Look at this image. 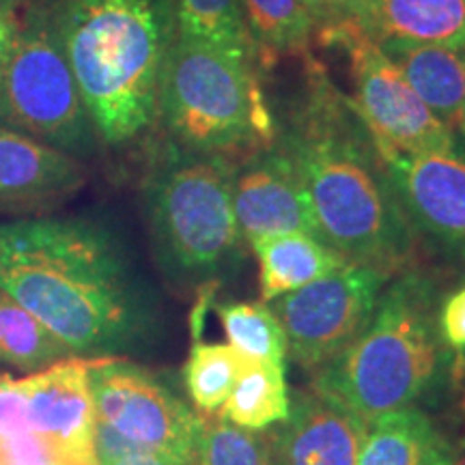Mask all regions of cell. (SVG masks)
<instances>
[{"instance_id":"36","label":"cell","mask_w":465,"mask_h":465,"mask_svg":"<svg viewBox=\"0 0 465 465\" xmlns=\"http://www.w3.org/2000/svg\"><path fill=\"white\" fill-rule=\"evenodd\" d=\"M450 465H465V457H455V459H452V463Z\"/></svg>"},{"instance_id":"31","label":"cell","mask_w":465,"mask_h":465,"mask_svg":"<svg viewBox=\"0 0 465 465\" xmlns=\"http://www.w3.org/2000/svg\"><path fill=\"white\" fill-rule=\"evenodd\" d=\"M15 33H14V22L11 17L0 9V80H3L5 67H7L11 48H14Z\"/></svg>"},{"instance_id":"21","label":"cell","mask_w":465,"mask_h":465,"mask_svg":"<svg viewBox=\"0 0 465 465\" xmlns=\"http://www.w3.org/2000/svg\"><path fill=\"white\" fill-rule=\"evenodd\" d=\"M289 411L291 397L284 366L250 362L218 416L250 431H265L287 420Z\"/></svg>"},{"instance_id":"1","label":"cell","mask_w":465,"mask_h":465,"mask_svg":"<svg viewBox=\"0 0 465 465\" xmlns=\"http://www.w3.org/2000/svg\"><path fill=\"white\" fill-rule=\"evenodd\" d=\"M0 289L75 358H125L151 345L160 306L124 243L86 218L0 223Z\"/></svg>"},{"instance_id":"29","label":"cell","mask_w":465,"mask_h":465,"mask_svg":"<svg viewBox=\"0 0 465 465\" xmlns=\"http://www.w3.org/2000/svg\"><path fill=\"white\" fill-rule=\"evenodd\" d=\"M315 22V31L342 20H356L369 0H302Z\"/></svg>"},{"instance_id":"30","label":"cell","mask_w":465,"mask_h":465,"mask_svg":"<svg viewBox=\"0 0 465 465\" xmlns=\"http://www.w3.org/2000/svg\"><path fill=\"white\" fill-rule=\"evenodd\" d=\"M440 332L449 347L465 349V287L455 291L440 308Z\"/></svg>"},{"instance_id":"16","label":"cell","mask_w":465,"mask_h":465,"mask_svg":"<svg viewBox=\"0 0 465 465\" xmlns=\"http://www.w3.org/2000/svg\"><path fill=\"white\" fill-rule=\"evenodd\" d=\"M356 22L377 44L407 42L465 50V0H369Z\"/></svg>"},{"instance_id":"7","label":"cell","mask_w":465,"mask_h":465,"mask_svg":"<svg viewBox=\"0 0 465 465\" xmlns=\"http://www.w3.org/2000/svg\"><path fill=\"white\" fill-rule=\"evenodd\" d=\"M0 119L58 151L86 155L97 132L69 67L56 22L17 35L0 80Z\"/></svg>"},{"instance_id":"28","label":"cell","mask_w":465,"mask_h":465,"mask_svg":"<svg viewBox=\"0 0 465 465\" xmlns=\"http://www.w3.org/2000/svg\"><path fill=\"white\" fill-rule=\"evenodd\" d=\"M93 450H95V459L100 465H113L121 459L143 452L141 446H136L125 435L114 431L110 424L104 420L95 422V433H93Z\"/></svg>"},{"instance_id":"18","label":"cell","mask_w":465,"mask_h":465,"mask_svg":"<svg viewBox=\"0 0 465 465\" xmlns=\"http://www.w3.org/2000/svg\"><path fill=\"white\" fill-rule=\"evenodd\" d=\"M455 449L418 405L399 407L366 424L358 465H450Z\"/></svg>"},{"instance_id":"3","label":"cell","mask_w":465,"mask_h":465,"mask_svg":"<svg viewBox=\"0 0 465 465\" xmlns=\"http://www.w3.org/2000/svg\"><path fill=\"white\" fill-rule=\"evenodd\" d=\"M58 31L97 136L108 144L134 141L158 114L174 39L166 0H69Z\"/></svg>"},{"instance_id":"34","label":"cell","mask_w":465,"mask_h":465,"mask_svg":"<svg viewBox=\"0 0 465 465\" xmlns=\"http://www.w3.org/2000/svg\"><path fill=\"white\" fill-rule=\"evenodd\" d=\"M455 132H459V136H461V143L465 147V97H463V106H461V113H459V119H457V127Z\"/></svg>"},{"instance_id":"19","label":"cell","mask_w":465,"mask_h":465,"mask_svg":"<svg viewBox=\"0 0 465 465\" xmlns=\"http://www.w3.org/2000/svg\"><path fill=\"white\" fill-rule=\"evenodd\" d=\"M259 263L261 295L274 302L281 295L306 287L347 261L328 243L308 232H284L250 243Z\"/></svg>"},{"instance_id":"4","label":"cell","mask_w":465,"mask_h":465,"mask_svg":"<svg viewBox=\"0 0 465 465\" xmlns=\"http://www.w3.org/2000/svg\"><path fill=\"white\" fill-rule=\"evenodd\" d=\"M446 360L438 289L431 276L410 267L383 287L356 341L317 371L312 391L369 424L427 399L444 377Z\"/></svg>"},{"instance_id":"8","label":"cell","mask_w":465,"mask_h":465,"mask_svg":"<svg viewBox=\"0 0 465 465\" xmlns=\"http://www.w3.org/2000/svg\"><path fill=\"white\" fill-rule=\"evenodd\" d=\"M315 33L323 48H341L347 54L356 86L353 102L373 134L381 158L457 151L455 132L424 106L397 65L356 20L334 22Z\"/></svg>"},{"instance_id":"25","label":"cell","mask_w":465,"mask_h":465,"mask_svg":"<svg viewBox=\"0 0 465 465\" xmlns=\"http://www.w3.org/2000/svg\"><path fill=\"white\" fill-rule=\"evenodd\" d=\"M248 360L223 342H194L183 366L185 392L201 414H218Z\"/></svg>"},{"instance_id":"11","label":"cell","mask_w":465,"mask_h":465,"mask_svg":"<svg viewBox=\"0 0 465 465\" xmlns=\"http://www.w3.org/2000/svg\"><path fill=\"white\" fill-rule=\"evenodd\" d=\"M392 188L416 237L465 261V158L450 153H394L383 158Z\"/></svg>"},{"instance_id":"6","label":"cell","mask_w":465,"mask_h":465,"mask_svg":"<svg viewBox=\"0 0 465 465\" xmlns=\"http://www.w3.org/2000/svg\"><path fill=\"white\" fill-rule=\"evenodd\" d=\"M257 69L174 35L158 93V114L171 141L223 155L272 147L278 127Z\"/></svg>"},{"instance_id":"35","label":"cell","mask_w":465,"mask_h":465,"mask_svg":"<svg viewBox=\"0 0 465 465\" xmlns=\"http://www.w3.org/2000/svg\"><path fill=\"white\" fill-rule=\"evenodd\" d=\"M61 457H50V459H42V461H31V463H17V465H58Z\"/></svg>"},{"instance_id":"9","label":"cell","mask_w":465,"mask_h":465,"mask_svg":"<svg viewBox=\"0 0 465 465\" xmlns=\"http://www.w3.org/2000/svg\"><path fill=\"white\" fill-rule=\"evenodd\" d=\"M89 383L97 420L143 450L194 463L203 416L164 380L127 358H93Z\"/></svg>"},{"instance_id":"24","label":"cell","mask_w":465,"mask_h":465,"mask_svg":"<svg viewBox=\"0 0 465 465\" xmlns=\"http://www.w3.org/2000/svg\"><path fill=\"white\" fill-rule=\"evenodd\" d=\"M229 345L248 362L284 366L287 336L276 312L263 302H231L216 308Z\"/></svg>"},{"instance_id":"2","label":"cell","mask_w":465,"mask_h":465,"mask_svg":"<svg viewBox=\"0 0 465 465\" xmlns=\"http://www.w3.org/2000/svg\"><path fill=\"white\" fill-rule=\"evenodd\" d=\"M276 143L298 168L315 237L349 263L394 278L410 270L418 237L356 102L306 54V91Z\"/></svg>"},{"instance_id":"27","label":"cell","mask_w":465,"mask_h":465,"mask_svg":"<svg viewBox=\"0 0 465 465\" xmlns=\"http://www.w3.org/2000/svg\"><path fill=\"white\" fill-rule=\"evenodd\" d=\"M33 431L28 422L26 380L0 377V441Z\"/></svg>"},{"instance_id":"14","label":"cell","mask_w":465,"mask_h":465,"mask_svg":"<svg viewBox=\"0 0 465 465\" xmlns=\"http://www.w3.org/2000/svg\"><path fill=\"white\" fill-rule=\"evenodd\" d=\"M366 424L319 392H300L272 435L281 465H358Z\"/></svg>"},{"instance_id":"12","label":"cell","mask_w":465,"mask_h":465,"mask_svg":"<svg viewBox=\"0 0 465 465\" xmlns=\"http://www.w3.org/2000/svg\"><path fill=\"white\" fill-rule=\"evenodd\" d=\"M232 209L242 240L248 243L284 232L315 235L298 168L278 143L250 151L235 166Z\"/></svg>"},{"instance_id":"33","label":"cell","mask_w":465,"mask_h":465,"mask_svg":"<svg viewBox=\"0 0 465 465\" xmlns=\"http://www.w3.org/2000/svg\"><path fill=\"white\" fill-rule=\"evenodd\" d=\"M58 465H100L95 457H63Z\"/></svg>"},{"instance_id":"37","label":"cell","mask_w":465,"mask_h":465,"mask_svg":"<svg viewBox=\"0 0 465 465\" xmlns=\"http://www.w3.org/2000/svg\"><path fill=\"white\" fill-rule=\"evenodd\" d=\"M270 465H281V461H278V457L274 455V450H272V459H270Z\"/></svg>"},{"instance_id":"10","label":"cell","mask_w":465,"mask_h":465,"mask_svg":"<svg viewBox=\"0 0 465 465\" xmlns=\"http://www.w3.org/2000/svg\"><path fill=\"white\" fill-rule=\"evenodd\" d=\"M392 278L347 263L272 302L287 336V351L304 369H322L356 341Z\"/></svg>"},{"instance_id":"5","label":"cell","mask_w":465,"mask_h":465,"mask_svg":"<svg viewBox=\"0 0 465 465\" xmlns=\"http://www.w3.org/2000/svg\"><path fill=\"white\" fill-rule=\"evenodd\" d=\"M235 162L168 141L143 179V205L162 274L173 287L209 289L235 270L242 235L232 209Z\"/></svg>"},{"instance_id":"15","label":"cell","mask_w":465,"mask_h":465,"mask_svg":"<svg viewBox=\"0 0 465 465\" xmlns=\"http://www.w3.org/2000/svg\"><path fill=\"white\" fill-rule=\"evenodd\" d=\"M83 183L74 155L0 125V209L54 205Z\"/></svg>"},{"instance_id":"32","label":"cell","mask_w":465,"mask_h":465,"mask_svg":"<svg viewBox=\"0 0 465 465\" xmlns=\"http://www.w3.org/2000/svg\"><path fill=\"white\" fill-rule=\"evenodd\" d=\"M113 465H185V463L174 461V459L166 457V455H160V452L143 450V452H136V455L121 459V461H116Z\"/></svg>"},{"instance_id":"26","label":"cell","mask_w":465,"mask_h":465,"mask_svg":"<svg viewBox=\"0 0 465 465\" xmlns=\"http://www.w3.org/2000/svg\"><path fill=\"white\" fill-rule=\"evenodd\" d=\"M272 441L224 418H203L192 465H270Z\"/></svg>"},{"instance_id":"13","label":"cell","mask_w":465,"mask_h":465,"mask_svg":"<svg viewBox=\"0 0 465 465\" xmlns=\"http://www.w3.org/2000/svg\"><path fill=\"white\" fill-rule=\"evenodd\" d=\"M91 358H67L25 377L28 422L58 457H95V403L89 383Z\"/></svg>"},{"instance_id":"17","label":"cell","mask_w":465,"mask_h":465,"mask_svg":"<svg viewBox=\"0 0 465 465\" xmlns=\"http://www.w3.org/2000/svg\"><path fill=\"white\" fill-rule=\"evenodd\" d=\"M380 48L424 106L455 132L465 97V50L407 42H383Z\"/></svg>"},{"instance_id":"20","label":"cell","mask_w":465,"mask_h":465,"mask_svg":"<svg viewBox=\"0 0 465 465\" xmlns=\"http://www.w3.org/2000/svg\"><path fill=\"white\" fill-rule=\"evenodd\" d=\"M171 7L174 35L199 42L242 61L259 63L254 44L243 15L242 0H166Z\"/></svg>"},{"instance_id":"22","label":"cell","mask_w":465,"mask_h":465,"mask_svg":"<svg viewBox=\"0 0 465 465\" xmlns=\"http://www.w3.org/2000/svg\"><path fill=\"white\" fill-rule=\"evenodd\" d=\"M259 63L274 65L284 54H308L315 22L302 0H242Z\"/></svg>"},{"instance_id":"23","label":"cell","mask_w":465,"mask_h":465,"mask_svg":"<svg viewBox=\"0 0 465 465\" xmlns=\"http://www.w3.org/2000/svg\"><path fill=\"white\" fill-rule=\"evenodd\" d=\"M67 358H74L72 351L20 302L0 289V362L25 373H39Z\"/></svg>"}]
</instances>
